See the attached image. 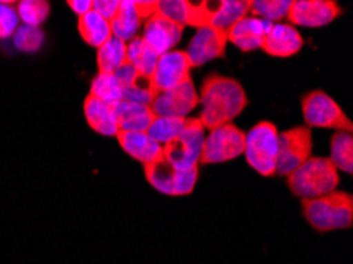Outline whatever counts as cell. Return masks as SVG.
<instances>
[{
    "label": "cell",
    "instance_id": "obj_1",
    "mask_svg": "<svg viewBox=\"0 0 353 264\" xmlns=\"http://www.w3.org/2000/svg\"><path fill=\"white\" fill-rule=\"evenodd\" d=\"M203 106L198 121L208 130L230 123L245 110L249 100L245 90L236 79L211 73L203 79L200 90Z\"/></svg>",
    "mask_w": 353,
    "mask_h": 264
},
{
    "label": "cell",
    "instance_id": "obj_2",
    "mask_svg": "<svg viewBox=\"0 0 353 264\" xmlns=\"http://www.w3.org/2000/svg\"><path fill=\"white\" fill-rule=\"evenodd\" d=\"M301 206L304 219L320 234L349 230L353 225V196L350 193L334 190L314 199H303Z\"/></svg>",
    "mask_w": 353,
    "mask_h": 264
},
{
    "label": "cell",
    "instance_id": "obj_3",
    "mask_svg": "<svg viewBox=\"0 0 353 264\" xmlns=\"http://www.w3.org/2000/svg\"><path fill=\"white\" fill-rule=\"evenodd\" d=\"M288 177V188L301 199H314L334 192L339 185V172L330 159L311 157Z\"/></svg>",
    "mask_w": 353,
    "mask_h": 264
},
{
    "label": "cell",
    "instance_id": "obj_4",
    "mask_svg": "<svg viewBox=\"0 0 353 264\" xmlns=\"http://www.w3.org/2000/svg\"><path fill=\"white\" fill-rule=\"evenodd\" d=\"M248 163L261 176H274L279 154V132L271 122H260L245 134L244 152Z\"/></svg>",
    "mask_w": 353,
    "mask_h": 264
},
{
    "label": "cell",
    "instance_id": "obj_5",
    "mask_svg": "<svg viewBox=\"0 0 353 264\" xmlns=\"http://www.w3.org/2000/svg\"><path fill=\"white\" fill-rule=\"evenodd\" d=\"M250 12V0H219V2L194 3L189 7V23L187 26L212 27V29L227 32Z\"/></svg>",
    "mask_w": 353,
    "mask_h": 264
},
{
    "label": "cell",
    "instance_id": "obj_6",
    "mask_svg": "<svg viewBox=\"0 0 353 264\" xmlns=\"http://www.w3.org/2000/svg\"><path fill=\"white\" fill-rule=\"evenodd\" d=\"M203 143H205V127L201 125L198 117L187 119L183 132L163 145V160L179 170L198 168Z\"/></svg>",
    "mask_w": 353,
    "mask_h": 264
},
{
    "label": "cell",
    "instance_id": "obj_7",
    "mask_svg": "<svg viewBox=\"0 0 353 264\" xmlns=\"http://www.w3.org/2000/svg\"><path fill=\"white\" fill-rule=\"evenodd\" d=\"M303 116L309 127L333 128L338 132L352 133L353 125L341 106L323 90H312L301 100Z\"/></svg>",
    "mask_w": 353,
    "mask_h": 264
},
{
    "label": "cell",
    "instance_id": "obj_8",
    "mask_svg": "<svg viewBox=\"0 0 353 264\" xmlns=\"http://www.w3.org/2000/svg\"><path fill=\"white\" fill-rule=\"evenodd\" d=\"M144 176L157 192L170 196H185L194 192L198 181V168L179 170L167 160L144 165Z\"/></svg>",
    "mask_w": 353,
    "mask_h": 264
},
{
    "label": "cell",
    "instance_id": "obj_9",
    "mask_svg": "<svg viewBox=\"0 0 353 264\" xmlns=\"http://www.w3.org/2000/svg\"><path fill=\"white\" fill-rule=\"evenodd\" d=\"M244 143L245 133L232 122L214 128L203 143L200 163L212 165L234 160L244 152Z\"/></svg>",
    "mask_w": 353,
    "mask_h": 264
},
{
    "label": "cell",
    "instance_id": "obj_10",
    "mask_svg": "<svg viewBox=\"0 0 353 264\" xmlns=\"http://www.w3.org/2000/svg\"><path fill=\"white\" fill-rule=\"evenodd\" d=\"M312 157V132L309 127H295L279 134V154L276 172L290 176Z\"/></svg>",
    "mask_w": 353,
    "mask_h": 264
},
{
    "label": "cell",
    "instance_id": "obj_11",
    "mask_svg": "<svg viewBox=\"0 0 353 264\" xmlns=\"http://www.w3.org/2000/svg\"><path fill=\"white\" fill-rule=\"evenodd\" d=\"M200 103V97L192 78L178 88L160 92L154 99L151 110L156 117H187Z\"/></svg>",
    "mask_w": 353,
    "mask_h": 264
},
{
    "label": "cell",
    "instance_id": "obj_12",
    "mask_svg": "<svg viewBox=\"0 0 353 264\" xmlns=\"http://www.w3.org/2000/svg\"><path fill=\"white\" fill-rule=\"evenodd\" d=\"M341 14L342 8L333 0H296L292 3L287 19L293 27H323Z\"/></svg>",
    "mask_w": 353,
    "mask_h": 264
},
{
    "label": "cell",
    "instance_id": "obj_13",
    "mask_svg": "<svg viewBox=\"0 0 353 264\" xmlns=\"http://www.w3.org/2000/svg\"><path fill=\"white\" fill-rule=\"evenodd\" d=\"M227 43V32L212 29V27H200L184 52L189 57L190 67L196 68L214 61V59L223 57Z\"/></svg>",
    "mask_w": 353,
    "mask_h": 264
},
{
    "label": "cell",
    "instance_id": "obj_14",
    "mask_svg": "<svg viewBox=\"0 0 353 264\" xmlns=\"http://www.w3.org/2000/svg\"><path fill=\"white\" fill-rule=\"evenodd\" d=\"M190 62L184 51H170L159 57L152 81L157 92H167L190 79Z\"/></svg>",
    "mask_w": 353,
    "mask_h": 264
},
{
    "label": "cell",
    "instance_id": "obj_15",
    "mask_svg": "<svg viewBox=\"0 0 353 264\" xmlns=\"http://www.w3.org/2000/svg\"><path fill=\"white\" fill-rule=\"evenodd\" d=\"M183 26H178L171 21L154 14L146 21L141 39L148 46H151L157 56L170 52L181 41L183 37Z\"/></svg>",
    "mask_w": 353,
    "mask_h": 264
},
{
    "label": "cell",
    "instance_id": "obj_16",
    "mask_svg": "<svg viewBox=\"0 0 353 264\" xmlns=\"http://www.w3.org/2000/svg\"><path fill=\"white\" fill-rule=\"evenodd\" d=\"M271 27L272 24L268 21L245 16L228 30V41H232L243 52L255 51L263 45Z\"/></svg>",
    "mask_w": 353,
    "mask_h": 264
},
{
    "label": "cell",
    "instance_id": "obj_17",
    "mask_svg": "<svg viewBox=\"0 0 353 264\" xmlns=\"http://www.w3.org/2000/svg\"><path fill=\"white\" fill-rule=\"evenodd\" d=\"M304 39L292 24H272L270 34L261 45L268 56L272 57H292L301 51Z\"/></svg>",
    "mask_w": 353,
    "mask_h": 264
},
{
    "label": "cell",
    "instance_id": "obj_18",
    "mask_svg": "<svg viewBox=\"0 0 353 264\" xmlns=\"http://www.w3.org/2000/svg\"><path fill=\"white\" fill-rule=\"evenodd\" d=\"M121 148L132 159L141 161L143 165L154 163L163 159V145L154 141L146 132H122L116 134Z\"/></svg>",
    "mask_w": 353,
    "mask_h": 264
},
{
    "label": "cell",
    "instance_id": "obj_19",
    "mask_svg": "<svg viewBox=\"0 0 353 264\" xmlns=\"http://www.w3.org/2000/svg\"><path fill=\"white\" fill-rule=\"evenodd\" d=\"M84 116L89 127L103 136H116L119 132L117 125L116 108L103 103L92 95H88L84 100Z\"/></svg>",
    "mask_w": 353,
    "mask_h": 264
},
{
    "label": "cell",
    "instance_id": "obj_20",
    "mask_svg": "<svg viewBox=\"0 0 353 264\" xmlns=\"http://www.w3.org/2000/svg\"><path fill=\"white\" fill-rule=\"evenodd\" d=\"M114 108L117 116V125H119V130L122 132H146L152 121L156 119L151 106L121 101Z\"/></svg>",
    "mask_w": 353,
    "mask_h": 264
},
{
    "label": "cell",
    "instance_id": "obj_21",
    "mask_svg": "<svg viewBox=\"0 0 353 264\" xmlns=\"http://www.w3.org/2000/svg\"><path fill=\"white\" fill-rule=\"evenodd\" d=\"M111 32H113L114 39L121 41H130L135 39L138 29L141 26V18L137 12L135 2L133 0H124L119 2V10L114 14V18L110 21Z\"/></svg>",
    "mask_w": 353,
    "mask_h": 264
},
{
    "label": "cell",
    "instance_id": "obj_22",
    "mask_svg": "<svg viewBox=\"0 0 353 264\" xmlns=\"http://www.w3.org/2000/svg\"><path fill=\"white\" fill-rule=\"evenodd\" d=\"M78 30L89 46L100 48L113 37L110 21L101 18L94 10L78 18Z\"/></svg>",
    "mask_w": 353,
    "mask_h": 264
},
{
    "label": "cell",
    "instance_id": "obj_23",
    "mask_svg": "<svg viewBox=\"0 0 353 264\" xmlns=\"http://www.w3.org/2000/svg\"><path fill=\"white\" fill-rule=\"evenodd\" d=\"M159 56L151 46H148L141 37H135L127 45V63L146 78H152Z\"/></svg>",
    "mask_w": 353,
    "mask_h": 264
},
{
    "label": "cell",
    "instance_id": "obj_24",
    "mask_svg": "<svg viewBox=\"0 0 353 264\" xmlns=\"http://www.w3.org/2000/svg\"><path fill=\"white\" fill-rule=\"evenodd\" d=\"M127 63V43L111 37L103 46L99 48V73H114Z\"/></svg>",
    "mask_w": 353,
    "mask_h": 264
},
{
    "label": "cell",
    "instance_id": "obj_25",
    "mask_svg": "<svg viewBox=\"0 0 353 264\" xmlns=\"http://www.w3.org/2000/svg\"><path fill=\"white\" fill-rule=\"evenodd\" d=\"M331 157L330 161L334 165L336 170L345 171L347 174H352L353 171V136L347 132H336L331 138Z\"/></svg>",
    "mask_w": 353,
    "mask_h": 264
},
{
    "label": "cell",
    "instance_id": "obj_26",
    "mask_svg": "<svg viewBox=\"0 0 353 264\" xmlns=\"http://www.w3.org/2000/svg\"><path fill=\"white\" fill-rule=\"evenodd\" d=\"M89 95L95 97L103 103L116 106L122 101V85L114 77V73H99L92 79Z\"/></svg>",
    "mask_w": 353,
    "mask_h": 264
},
{
    "label": "cell",
    "instance_id": "obj_27",
    "mask_svg": "<svg viewBox=\"0 0 353 264\" xmlns=\"http://www.w3.org/2000/svg\"><path fill=\"white\" fill-rule=\"evenodd\" d=\"M292 3V0H254L250 2V13L254 14V18L279 24L282 19H287Z\"/></svg>",
    "mask_w": 353,
    "mask_h": 264
},
{
    "label": "cell",
    "instance_id": "obj_28",
    "mask_svg": "<svg viewBox=\"0 0 353 264\" xmlns=\"http://www.w3.org/2000/svg\"><path fill=\"white\" fill-rule=\"evenodd\" d=\"M187 117H156L146 133L160 145H165L178 136L185 127Z\"/></svg>",
    "mask_w": 353,
    "mask_h": 264
},
{
    "label": "cell",
    "instance_id": "obj_29",
    "mask_svg": "<svg viewBox=\"0 0 353 264\" xmlns=\"http://www.w3.org/2000/svg\"><path fill=\"white\" fill-rule=\"evenodd\" d=\"M157 95L159 92L152 78H146L143 74H138V78L128 88L122 89V101H128V103L151 106Z\"/></svg>",
    "mask_w": 353,
    "mask_h": 264
},
{
    "label": "cell",
    "instance_id": "obj_30",
    "mask_svg": "<svg viewBox=\"0 0 353 264\" xmlns=\"http://www.w3.org/2000/svg\"><path fill=\"white\" fill-rule=\"evenodd\" d=\"M16 13L24 26L40 27L50 16L51 7L46 0H23L16 3Z\"/></svg>",
    "mask_w": 353,
    "mask_h": 264
},
{
    "label": "cell",
    "instance_id": "obj_31",
    "mask_svg": "<svg viewBox=\"0 0 353 264\" xmlns=\"http://www.w3.org/2000/svg\"><path fill=\"white\" fill-rule=\"evenodd\" d=\"M13 43L16 50L21 52H37L41 50L43 43H45V32L40 27L21 26L14 32Z\"/></svg>",
    "mask_w": 353,
    "mask_h": 264
},
{
    "label": "cell",
    "instance_id": "obj_32",
    "mask_svg": "<svg viewBox=\"0 0 353 264\" xmlns=\"http://www.w3.org/2000/svg\"><path fill=\"white\" fill-rule=\"evenodd\" d=\"M189 7L190 2L187 0H163V2H157L156 14L184 27L189 23Z\"/></svg>",
    "mask_w": 353,
    "mask_h": 264
},
{
    "label": "cell",
    "instance_id": "obj_33",
    "mask_svg": "<svg viewBox=\"0 0 353 264\" xmlns=\"http://www.w3.org/2000/svg\"><path fill=\"white\" fill-rule=\"evenodd\" d=\"M19 18L16 8L7 2H0V40L10 39L18 29Z\"/></svg>",
    "mask_w": 353,
    "mask_h": 264
},
{
    "label": "cell",
    "instance_id": "obj_34",
    "mask_svg": "<svg viewBox=\"0 0 353 264\" xmlns=\"http://www.w3.org/2000/svg\"><path fill=\"white\" fill-rule=\"evenodd\" d=\"M119 2L121 0H94L92 10L95 13H99L101 18L111 21L117 13V10H119Z\"/></svg>",
    "mask_w": 353,
    "mask_h": 264
},
{
    "label": "cell",
    "instance_id": "obj_35",
    "mask_svg": "<svg viewBox=\"0 0 353 264\" xmlns=\"http://www.w3.org/2000/svg\"><path fill=\"white\" fill-rule=\"evenodd\" d=\"M94 0H68L67 5L70 7L78 16H84L92 12Z\"/></svg>",
    "mask_w": 353,
    "mask_h": 264
},
{
    "label": "cell",
    "instance_id": "obj_36",
    "mask_svg": "<svg viewBox=\"0 0 353 264\" xmlns=\"http://www.w3.org/2000/svg\"><path fill=\"white\" fill-rule=\"evenodd\" d=\"M137 12L140 14V18H151V16L156 14V8H157V2H135Z\"/></svg>",
    "mask_w": 353,
    "mask_h": 264
}]
</instances>
